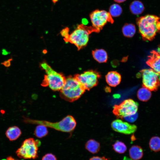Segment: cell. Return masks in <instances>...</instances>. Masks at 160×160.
Returning <instances> with one entry per match:
<instances>
[{"label": "cell", "mask_w": 160, "mask_h": 160, "mask_svg": "<svg viewBox=\"0 0 160 160\" xmlns=\"http://www.w3.org/2000/svg\"><path fill=\"white\" fill-rule=\"evenodd\" d=\"M139 31L145 40L153 39L157 33L160 31V17L153 15H148L137 20Z\"/></svg>", "instance_id": "cell-1"}, {"label": "cell", "mask_w": 160, "mask_h": 160, "mask_svg": "<svg viewBox=\"0 0 160 160\" xmlns=\"http://www.w3.org/2000/svg\"><path fill=\"white\" fill-rule=\"evenodd\" d=\"M85 90L75 77H69L65 79V84L60 90V96L64 100L72 102L79 99Z\"/></svg>", "instance_id": "cell-2"}, {"label": "cell", "mask_w": 160, "mask_h": 160, "mask_svg": "<svg viewBox=\"0 0 160 160\" xmlns=\"http://www.w3.org/2000/svg\"><path fill=\"white\" fill-rule=\"evenodd\" d=\"M24 121L26 123L38 125H41L46 127L54 129L64 132H69L75 128L76 123L73 116L68 115L61 121L55 122L46 121L35 120L28 118H24Z\"/></svg>", "instance_id": "cell-3"}, {"label": "cell", "mask_w": 160, "mask_h": 160, "mask_svg": "<svg viewBox=\"0 0 160 160\" xmlns=\"http://www.w3.org/2000/svg\"><path fill=\"white\" fill-rule=\"evenodd\" d=\"M41 66L46 73L42 83V86H48L54 91L60 90L65 82L66 79L64 76L54 70L45 62L41 63Z\"/></svg>", "instance_id": "cell-4"}, {"label": "cell", "mask_w": 160, "mask_h": 160, "mask_svg": "<svg viewBox=\"0 0 160 160\" xmlns=\"http://www.w3.org/2000/svg\"><path fill=\"white\" fill-rule=\"evenodd\" d=\"M93 31H95L93 27H87L83 24L79 25L69 34L67 41L74 44L78 48H81L87 44L89 34Z\"/></svg>", "instance_id": "cell-5"}, {"label": "cell", "mask_w": 160, "mask_h": 160, "mask_svg": "<svg viewBox=\"0 0 160 160\" xmlns=\"http://www.w3.org/2000/svg\"><path fill=\"white\" fill-rule=\"evenodd\" d=\"M40 142L30 138L25 140L16 151L17 156L23 159H35L38 157V147Z\"/></svg>", "instance_id": "cell-6"}, {"label": "cell", "mask_w": 160, "mask_h": 160, "mask_svg": "<svg viewBox=\"0 0 160 160\" xmlns=\"http://www.w3.org/2000/svg\"><path fill=\"white\" fill-rule=\"evenodd\" d=\"M138 103L131 99L124 100L118 105H115L113 112L118 118L124 117L135 114L138 109Z\"/></svg>", "instance_id": "cell-7"}, {"label": "cell", "mask_w": 160, "mask_h": 160, "mask_svg": "<svg viewBox=\"0 0 160 160\" xmlns=\"http://www.w3.org/2000/svg\"><path fill=\"white\" fill-rule=\"evenodd\" d=\"M90 17L92 27L96 31L101 29L108 22H113L110 13L104 10H94L90 13Z\"/></svg>", "instance_id": "cell-8"}, {"label": "cell", "mask_w": 160, "mask_h": 160, "mask_svg": "<svg viewBox=\"0 0 160 160\" xmlns=\"http://www.w3.org/2000/svg\"><path fill=\"white\" fill-rule=\"evenodd\" d=\"M142 77L143 86L151 91H156L160 87L158 75L152 69H146L141 71Z\"/></svg>", "instance_id": "cell-9"}, {"label": "cell", "mask_w": 160, "mask_h": 160, "mask_svg": "<svg viewBox=\"0 0 160 160\" xmlns=\"http://www.w3.org/2000/svg\"><path fill=\"white\" fill-rule=\"evenodd\" d=\"M75 77L86 90H89L97 84L99 75L95 71H89L78 74Z\"/></svg>", "instance_id": "cell-10"}, {"label": "cell", "mask_w": 160, "mask_h": 160, "mask_svg": "<svg viewBox=\"0 0 160 160\" xmlns=\"http://www.w3.org/2000/svg\"><path fill=\"white\" fill-rule=\"evenodd\" d=\"M111 126L115 131L126 135L135 132L137 129L135 125L130 124L119 119L113 121L111 123Z\"/></svg>", "instance_id": "cell-11"}, {"label": "cell", "mask_w": 160, "mask_h": 160, "mask_svg": "<svg viewBox=\"0 0 160 160\" xmlns=\"http://www.w3.org/2000/svg\"><path fill=\"white\" fill-rule=\"evenodd\" d=\"M146 63L158 74L160 79V53L155 50L152 51Z\"/></svg>", "instance_id": "cell-12"}, {"label": "cell", "mask_w": 160, "mask_h": 160, "mask_svg": "<svg viewBox=\"0 0 160 160\" xmlns=\"http://www.w3.org/2000/svg\"><path fill=\"white\" fill-rule=\"evenodd\" d=\"M105 79L107 83L109 86L114 87L119 84L121 77L120 75L118 72L112 71L107 74L105 76Z\"/></svg>", "instance_id": "cell-13"}, {"label": "cell", "mask_w": 160, "mask_h": 160, "mask_svg": "<svg viewBox=\"0 0 160 160\" xmlns=\"http://www.w3.org/2000/svg\"><path fill=\"white\" fill-rule=\"evenodd\" d=\"M129 153L130 157L133 160H138L143 157V151L142 148L138 145L132 146L129 149Z\"/></svg>", "instance_id": "cell-14"}, {"label": "cell", "mask_w": 160, "mask_h": 160, "mask_svg": "<svg viewBox=\"0 0 160 160\" xmlns=\"http://www.w3.org/2000/svg\"><path fill=\"white\" fill-rule=\"evenodd\" d=\"M7 137L10 141L17 139L21 134V132L19 127L14 126L9 128L5 133Z\"/></svg>", "instance_id": "cell-15"}, {"label": "cell", "mask_w": 160, "mask_h": 160, "mask_svg": "<svg viewBox=\"0 0 160 160\" xmlns=\"http://www.w3.org/2000/svg\"><path fill=\"white\" fill-rule=\"evenodd\" d=\"M129 9L132 14L139 15L143 12L145 8L141 2L139 0H135L130 4Z\"/></svg>", "instance_id": "cell-16"}, {"label": "cell", "mask_w": 160, "mask_h": 160, "mask_svg": "<svg viewBox=\"0 0 160 160\" xmlns=\"http://www.w3.org/2000/svg\"><path fill=\"white\" fill-rule=\"evenodd\" d=\"M92 55L94 59L100 63L106 62L108 59L106 52L103 49H97L93 52Z\"/></svg>", "instance_id": "cell-17"}, {"label": "cell", "mask_w": 160, "mask_h": 160, "mask_svg": "<svg viewBox=\"0 0 160 160\" xmlns=\"http://www.w3.org/2000/svg\"><path fill=\"white\" fill-rule=\"evenodd\" d=\"M151 95V91L144 87L140 88L137 91V97L142 101H148L150 99Z\"/></svg>", "instance_id": "cell-18"}, {"label": "cell", "mask_w": 160, "mask_h": 160, "mask_svg": "<svg viewBox=\"0 0 160 160\" xmlns=\"http://www.w3.org/2000/svg\"><path fill=\"white\" fill-rule=\"evenodd\" d=\"M86 149L92 153H97L100 150V143L96 140L90 139L88 140L85 145Z\"/></svg>", "instance_id": "cell-19"}, {"label": "cell", "mask_w": 160, "mask_h": 160, "mask_svg": "<svg viewBox=\"0 0 160 160\" xmlns=\"http://www.w3.org/2000/svg\"><path fill=\"white\" fill-rule=\"evenodd\" d=\"M136 31L135 25L132 24H125L122 28V32L123 35L128 37H131L133 36Z\"/></svg>", "instance_id": "cell-20"}, {"label": "cell", "mask_w": 160, "mask_h": 160, "mask_svg": "<svg viewBox=\"0 0 160 160\" xmlns=\"http://www.w3.org/2000/svg\"><path fill=\"white\" fill-rule=\"evenodd\" d=\"M149 144L152 151L155 152L160 151V137L157 136L152 137L150 140Z\"/></svg>", "instance_id": "cell-21"}, {"label": "cell", "mask_w": 160, "mask_h": 160, "mask_svg": "<svg viewBox=\"0 0 160 160\" xmlns=\"http://www.w3.org/2000/svg\"><path fill=\"white\" fill-rule=\"evenodd\" d=\"M122 12L121 7L117 4H113L109 8V13L112 17H117L119 16Z\"/></svg>", "instance_id": "cell-22"}, {"label": "cell", "mask_w": 160, "mask_h": 160, "mask_svg": "<svg viewBox=\"0 0 160 160\" xmlns=\"http://www.w3.org/2000/svg\"><path fill=\"white\" fill-rule=\"evenodd\" d=\"M113 150L119 153H124L127 150V147L123 142L117 141L113 145Z\"/></svg>", "instance_id": "cell-23"}, {"label": "cell", "mask_w": 160, "mask_h": 160, "mask_svg": "<svg viewBox=\"0 0 160 160\" xmlns=\"http://www.w3.org/2000/svg\"><path fill=\"white\" fill-rule=\"evenodd\" d=\"M48 133L47 127L41 125H38L34 131L35 136L39 138L46 135Z\"/></svg>", "instance_id": "cell-24"}, {"label": "cell", "mask_w": 160, "mask_h": 160, "mask_svg": "<svg viewBox=\"0 0 160 160\" xmlns=\"http://www.w3.org/2000/svg\"><path fill=\"white\" fill-rule=\"evenodd\" d=\"M137 116L138 115L137 113H136L135 114L124 117L123 118L127 121L133 122L137 119Z\"/></svg>", "instance_id": "cell-25"}, {"label": "cell", "mask_w": 160, "mask_h": 160, "mask_svg": "<svg viewBox=\"0 0 160 160\" xmlns=\"http://www.w3.org/2000/svg\"><path fill=\"white\" fill-rule=\"evenodd\" d=\"M42 160H57V159L54 155L51 153H48L43 157Z\"/></svg>", "instance_id": "cell-26"}, {"label": "cell", "mask_w": 160, "mask_h": 160, "mask_svg": "<svg viewBox=\"0 0 160 160\" xmlns=\"http://www.w3.org/2000/svg\"><path fill=\"white\" fill-rule=\"evenodd\" d=\"M60 33L62 36L64 37L65 39L67 41L70 34L69 28H66L63 29L61 31Z\"/></svg>", "instance_id": "cell-27"}, {"label": "cell", "mask_w": 160, "mask_h": 160, "mask_svg": "<svg viewBox=\"0 0 160 160\" xmlns=\"http://www.w3.org/2000/svg\"><path fill=\"white\" fill-rule=\"evenodd\" d=\"M89 160H108V159L105 157H100L96 156L92 157Z\"/></svg>", "instance_id": "cell-28"}, {"label": "cell", "mask_w": 160, "mask_h": 160, "mask_svg": "<svg viewBox=\"0 0 160 160\" xmlns=\"http://www.w3.org/2000/svg\"><path fill=\"white\" fill-rule=\"evenodd\" d=\"M1 53L2 55L6 56L9 54V52L7 50L3 49L2 50Z\"/></svg>", "instance_id": "cell-29"}, {"label": "cell", "mask_w": 160, "mask_h": 160, "mask_svg": "<svg viewBox=\"0 0 160 160\" xmlns=\"http://www.w3.org/2000/svg\"><path fill=\"white\" fill-rule=\"evenodd\" d=\"M114 1L118 3H121L125 1L126 0H114Z\"/></svg>", "instance_id": "cell-30"}, {"label": "cell", "mask_w": 160, "mask_h": 160, "mask_svg": "<svg viewBox=\"0 0 160 160\" xmlns=\"http://www.w3.org/2000/svg\"><path fill=\"white\" fill-rule=\"evenodd\" d=\"M7 160H15L14 158H13L11 156H9L7 158Z\"/></svg>", "instance_id": "cell-31"}, {"label": "cell", "mask_w": 160, "mask_h": 160, "mask_svg": "<svg viewBox=\"0 0 160 160\" xmlns=\"http://www.w3.org/2000/svg\"><path fill=\"white\" fill-rule=\"evenodd\" d=\"M52 2L54 3V4L56 2H57L58 0H52Z\"/></svg>", "instance_id": "cell-32"}, {"label": "cell", "mask_w": 160, "mask_h": 160, "mask_svg": "<svg viewBox=\"0 0 160 160\" xmlns=\"http://www.w3.org/2000/svg\"><path fill=\"white\" fill-rule=\"evenodd\" d=\"M158 52L160 53V46H159L158 48Z\"/></svg>", "instance_id": "cell-33"}, {"label": "cell", "mask_w": 160, "mask_h": 160, "mask_svg": "<svg viewBox=\"0 0 160 160\" xmlns=\"http://www.w3.org/2000/svg\"><path fill=\"white\" fill-rule=\"evenodd\" d=\"M1 160H7V159H2Z\"/></svg>", "instance_id": "cell-34"}]
</instances>
